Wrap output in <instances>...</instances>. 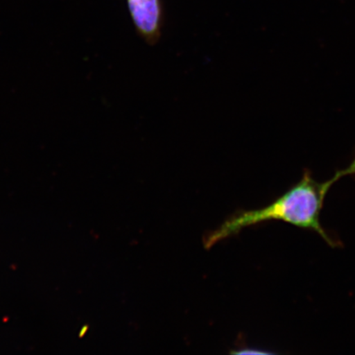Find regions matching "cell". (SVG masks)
<instances>
[{
	"label": "cell",
	"instance_id": "cell-1",
	"mask_svg": "<svg viewBox=\"0 0 355 355\" xmlns=\"http://www.w3.org/2000/svg\"><path fill=\"white\" fill-rule=\"evenodd\" d=\"M339 180L336 175L325 183L315 180L310 171H305L302 179L268 206L261 209L239 213L207 237V248L237 233L247 226L268 220H281L297 227L318 233L331 247L336 243L322 226L320 215L324 200L331 186Z\"/></svg>",
	"mask_w": 355,
	"mask_h": 355
},
{
	"label": "cell",
	"instance_id": "cell-2",
	"mask_svg": "<svg viewBox=\"0 0 355 355\" xmlns=\"http://www.w3.org/2000/svg\"><path fill=\"white\" fill-rule=\"evenodd\" d=\"M127 4L137 34L149 46L157 44L165 24L163 0H127Z\"/></svg>",
	"mask_w": 355,
	"mask_h": 355
},
{
	"label": "cell",
	"instance_id": "cell-3",
	"mask_svg": "<svg viewBox=\"0 0 355 355\" xmlns=\"http://www.w3.org/2000/svg\"><path fill=\"white\" fill-rule=\"evenodd\" d=\"M232 354H272L268 352H264L263 349L257 348H243L238 352H233Z\"/></svg>",
	"mask_w": 355,
	"mask_h": 355
},
{
	"label": "cell",
	"instance_id": "cell-4",
	"mask_svg": "<svg viewBox=\"0 0 355 355\" xmlns=\"http://www.w3.org/2000/svg\"><path fill=\"white\" fill-rule=\"evenodd\" d=\"M336 174L339 177V179L346 175H355V157L347 168H345V170L336 172Z\"/></svg>",
	"mask_w": 355,
	"mask_h": 355
}]
</instances>
